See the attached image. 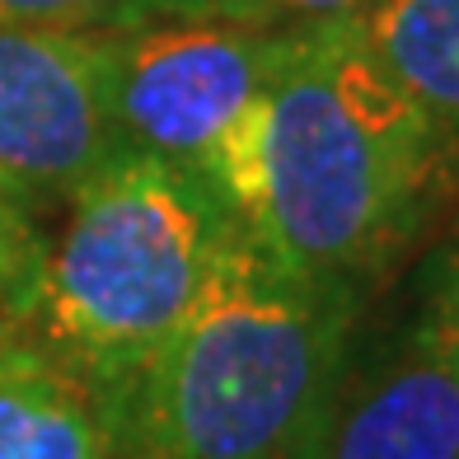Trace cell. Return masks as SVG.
<instances>
[{"label":"cell","instance_id":"obj_14","mask_svg":"<svg viewBox=\"0 0 459 459\" xmlns=\"http://www.w3.org/2000/svg\"><path fill=\"white\" fill-rule=\"evenodd\" d=\"M0 342H5V338H0Z\"/></svg>","mask_w":459,"mask_h":459},{"label":"cell","instance_id":"obj_8","mask_svg":"<svg viewBox=\"0 0 459 459\" xmlns=\"http://www.w3.org/2000/svg\"><path fill=\"white\" fill-rule=\"evenodd\" d=\"M357 29L436 136L459 141V0H375Z\"/></svg>","mask_w":459,"mask_h":459},{"label":"cell","instance_id":"obj_7","mask_svg":"<svg viewBox=\"0 0 459 459\" xmlns=\"http://www.w3.org/2000/svg\"><path fill=\"white\" fill-rule=\"evenodd\" d=\"M0 459H103L94 394L29 347L0 357Z\"/></svg>","mask_w":459,"mask_h":459},{"label":"cell","instance_id":"obj_2","mask_svg":"<svg viewBox=\"0 0 459 459\" xmlns=\"http://www.w3.org/2000/svg\"><path fill=\"white\" fill-rule=\"evenodd\" d=\"M351 290L290 273L235 221L197 305L122 389L103 459H300L347 361Z\"/></svg>","mask_w":459,"mask_h":459},{"label":"cell","instance_id":"obj_5","mask_svg":"<svg viewBox=\"0 0 459 459\" xmlns=\"http://www.w3.org/2000/svg\"><path fill=\"white\" fill-rule=\"evenodd\" d=\"M117 151L99 33L0 19V178L29 202L66 197Z\"/></svg>","mask_w":459,"mask_h":459},{"label":"cell","instance_id":"obj_10","mask_svg":"<svg viewBox=\"0 0 459 459\" xmlns=\"http://www.w3.org/2000/svg\"><path fill=\"white\" fill-rule=\"evenodd\" d=\"M169 5L212 10V14L239 19V24L267 29V33H296V29H315V24L361 19L375 0H169Z\"/></svg>","mask_w":459,"mask_h":459},{"label":"cell","instance_id":"obj_1","mask_svg":"<svg viewBox=\"0 0 459 459\" xmlns=\"http://www.w3.org/2000/svg\"><path fill=\"white\" fill-rule=\"evenodd\" d=\"M436 141L347 19L281 38L263 94L197 169L277 263L351 290L412 225Z\"/></svg>","mask_w":459,"mask_h":459},{"label":"cell","instance_id":"obj_13","mask_svg":"<svg viewBox=\"0 0 459 459\" xmlns=\"http://www.w3.org/2000/svg\"><path fill=\"white\" fill-rule=\"evenodd\" d=\"M5 351H10V342H0V357H5Z\"/></svg>","mask_w":459,"mask_h":459},{"label":"cell","instance_id":"obj_6","mask_svg":"<svg viewBox=\"0 0 459 459\" xmlns=\"http://www.w3.org/2000/svg\"><path fill=\"white\" fill-rule=\"evenodd\" d=\"M300 459H459V328L441 315L342 361Z\"/></svg>","mask_w":459,"mask_h":459},{"label":"cell","instance_id":"obj_4","mask_svg":"<svg viewBox=\"0 0 459 459\" xmlns=\"http://www.w3.org/2000/svg\"><path fill=\"white\" fill-rule=\"evenodd\" d=\"M94 33L117 145L193 169L263 94L286 38L169 0H136Z\"/></svg>","mask_w":459,"mask_h":459},{"label":"cell","instance_id":"obj_11","mask_svg":"<svg viewBox=\"0 0 459 459\" xmlns=\"http://www.w3.org/2000/svg\"><path fill=\"white\" fill-rule=\"evenodd\" d=\"M136 0H0V19L33 29H75L90 33L103 24H117Z\"/></svg>","mask_w":459,"mask_h":459},{"label":"cell","instance_id":"obj_12","mask_svg":"<svg viewBox=\"0 0 459 459\" xmlns=\"http://www.w3.org/2000/svg\"><path fill=\"white\" fill-rule=\"evenodd\" d=\"M431 309H436V315H441L450 328H459V248L450 254L441 281H436V300H431Z\"/></svg>","mask_w":459,"mask_h":459},{"label":"cell","instance_id":"obj_9","mask_svg":"<svg viewBox=\"0 0 459 459\" xmlns=\"http://www.w3.org/2000/svg\"><path fill=\"white\" fill-rule=\"evenodd\" d=\"M43 277V235L33 225V202L0 178V338L33 319Z\"/></svg>","mask_w":459,"mask_h":459},{"label":"cell","instance_id":"obj_3","mask_svg":"<svg viewBox=\"0 0 459 459\" xmlns=\"http://www.w3.org/2000/svg\"><path fill=\"white\" fill-rule=\"evenodd\" d=\"M235 212L202 169L117 151L66 193L43 239L33 324L61 370L113 394L178 333L221 258Z\"/></svg>","mask_w":459,"mask_h":459}]
</instances>
